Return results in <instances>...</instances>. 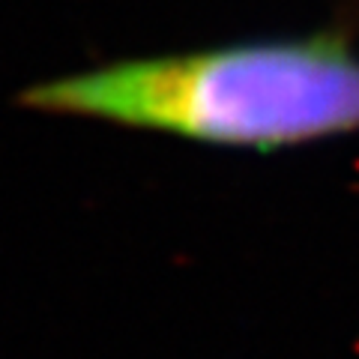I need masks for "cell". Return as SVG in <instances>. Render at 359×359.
Segmentation results:
<instances>
[{
	"label": "cell",
	"instance_id": "obj_1",
	"mask_svg": "<svg viewBox=\"0 0 359 359\" xmlns=\"http://www.w3.org/2000/svg\"><path fill=\"white\" fill-rule=\"evenodd\" d=\"M21 105L57 117L273 153L359 132L353 27L114 60L39 81Z\"/></svg>",
	"mask_w": 359,
	"mask_h": 359
}]
</instances>
